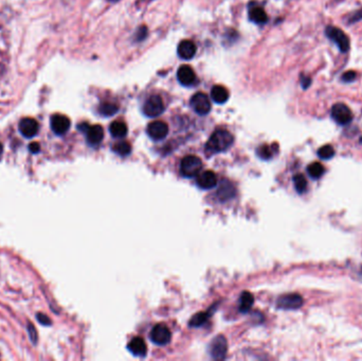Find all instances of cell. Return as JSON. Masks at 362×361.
<instances>
[{
	"mask_svg": "<svg viewBox=\"0 0 362 361\" xmlns=\"http://www.w3.org/2000/svg\"><path fill=\"white\" fill-rule=\"evenodd\" d=\"M47 0H0V106L19 99L43 61Z\"/></svg>",
	"mask_w": 362,
	"mask_h": 361,
	"instance_id": "obj_1",
	"label": "cell"
},
{
	"mask_svg": "<svg viewBox=\"0 0 362 361\" xmlns=\"http://www.w3.org/2000/svg\"><path fill=\"white\" fill-rule=\"evenodd\" d=\"M233 136L226 129H217L214 131L209 141L206 144V152L209 154H217L226 152L233 144Z\"/></svg>",
	"mask_w": 362,
	"mask_h": 361,
	"instance_id": "obj_2",
	"label": "cell"
},
{
	"mask_svg": "<svg viewBox=\"0 0 362 361\" xmlns=\"http://www.w3.org/2000/svg\"><path fill=\"white\" fill-rule=\"evenodd\" d=\"M325 36L338 47L341 53H347L351 49V41L345 33L335 26H326Z\"/></svg>",
	"mask_w": 362,
	"mask_h": 361,
	"instance_id": "obj_3",
	"label": "cell"
},
{
	"mask_svg": "<svg viewBox=\"0 0 362 361\" xmlns=\"http://www.w3.org/2000/svg\"><path fill=\"white\" fill-rule=\"evenodd\" d=\"M203 169V161L200 158L194 155L185 156L180 163L181 175L186 178H193L197 176Z\"/></svg>",
	"mask_w": 362,
	"mask_h": 361,
	"instance_id": "obj_4",
	"label": "cell"
},
{
	"mask_svg": "<svg viewBox=\"0 0 362 361\" xmlns=\"http://www.w3.org/2000/svg\"><path fill=\"white\" fill-rule=\"evenodd\" d=\"M331 117L335 122L341 126L351 124L354 120V115L351 108L343 103H336L332 106Z\"/></svg>",
	"mask_w": 362,
	"mask_h": 361,
	"instance_id": "obj_5",
	"label": "cell"
},
{
	"mask_svg": "<svg viewBox=\"0 0 362 361\" xmlns=\"http://www.w3.org/2000/svg\"><path fill=\"white\" fill-rule=\"evenodd\" d=\"M142 111L146 117L149 118H156L160 115H162L164 111V104L162 99L158 95H153L146 100Z\"/></svg>",
	"mask_w": 362,
	"mask_h": 361,
	"instance_id": "obj_6",
	"label": "cell"
},
{
	"mask_svg": "<svg viewBox=\"0 0 362 361\" xmlns=\"http://www.w3.org/2000/svg\"><path fill=\"white\" fill-rule=\"evenodd\" d=\"M304 300L298 293H288L277 300V307L285 310H296L303 306Z\"/></svg>",
	"mask_w": 362,
	"mask_h": 361,
	"instance_id": "obj_7",
	"label": "cell"
},
{
	"mask_svg": "<svg viewBox=\"0 0 362 361\" xmlns=\"http://www.w3.org/2000/svg\"><path fill=\"white\" fill-rule=\"evenodd\" d=\"M191 107L199 116H206L211 111V103L209 98L203 92L195 93L191 99Z\"/></svg>",
	"mask_w": 362,
	"mask_h": 361,
	"instance_id": "obj_8",
	"label": "cell"
},
{
	"mask_svg": "<svg viewBox=\"0 0 362 361\" xmlns=\"http://www.w3.org/2000/svg\"><path fill=\"white\" fill-rule=\"evenodd\" d=\"M172 334L169 327L164 324H157L151 332V340L157 345H165L171 341Z\"/></svg>",
	"mask_w": 362,
	"mask_h": 361,
	"instance_id": "obj_9",
	"label": "cell"
},
{
	"mask_svg": "<svg viewBox=\"0 0 362 361\" xmlns=\"http://www.w3.org/2000/svg\"><path fill=\"white\" fill-rule=\"evenodd\" d=\"M146 131L154 141H161L169 133V126L163 121H154L147 126Z\"/></svg>",
	"mask_w": 362,
	"mask_h": 361,
	"instance_id": "obj_10",
	"label": "cell"
},
{
	"mask_svg": "<svg viewBox=\"0 0 362 361\" xmlns=\"http://www.w3.org/2000/svg\"><path fill=\"white\" fill-rule=\"evenodd\" d=\"M227 350H228L227 340L221 335L216 337L215 339H213L209 347L210 355L214 359H224L226 357Z\"/></svg>",
	"mask_w": 362,
	"mask_h": 361,
	"instance_id": "obj_11",
	"label": "cell"
},
{
	"mask_svg": "<svg viewBox=\"0 0 362 361\" xmlns=\"http://www.w3.org/2000/svg\"><path fill=\"white\" fill-rule=\"evenodd\" d=\"M178 82L183 86H192L196 82V75L193 68L187 65L180 66L177 71Z\"/></svg>",
	"mask_w": 362,
	"mask_h": 361,
	"instance_id": "obj_12",
	"label": "cell"
},
{
	"mask_svg": "<svg viewBox=\"0 0 362 361\" xmlns=\"http://www.w3.org/2000/svg\"><path fill=\"white\" fill-rule=\"evenodd\" d=\"M217 184V176L212 171H205L197 178V185L203 190H211Z\"/></svg>",
	"mask_w": 362,
	"mask_h": 361,
	"instance_id": "obj_13",
	"label": "cell"
},
{
	"mask_svg": "<svg viewBox=\"0 0 362 361\" xmlns=\"http://www.w3.org/2000/svg\"><path fill=\"white\" fill-rule=\"evenodd\" d=\"M51 128L56 135H64L70 129V120L65 116H54L51 120Z\"/></svg>",
	"mask_w": 362,
	"mask_h": 361,
	"instance_id": "obj_14",
	"label": "cell"
},
{
	"mask_svg": "<svg viewBox=\"0 0 362 361\" xmlns=\"http://www.w3.org/2000/svg\"><path fill=\"white\" fill-rule=\"evenodd\" d=\"M177 53L180 58L184 59V61H189L196 54V46L191 41H182L178 45Z\"/></svg>",
	"mask_w": 362,
	"mask_h": 361,
	"instance_id": "obj_15",
	"label": "cell"
},
{
	"mask_svg": "<svg viewBox=\"0 0 362 361\" xmlns=\"http://www.w3.org/2000/svg\"><path fill=\"white\" fill-rule=\"evenodd\" d=\"M87 141L90 145H98L104 139V129L101 125L89 126V129L86 131Z\"/></svg>",
	"mask_w": 362,
	"mask_h": 361,
	"instance_id": "obj_16",
	"label": "cell"
},
{
	"mask_svg": "<svg viewBox=\"0 0 362 361\" xmlns=\"http://www.w3.org/2000/svg\"><path fill=\"white\" fill-rule=\"evenodd\" d=\"M19 130L26 138H32L36 136L38 131V124L35 120L25 119L19 124Z\"/></svg>",
	"mask_w": 362,
	"mask_h": 361,
	"instance_id": "obj_17",
	"label": "cell"
},
{
	"mask_svg": "<svg viewBox=\"0 0 362 361\" xmlns=\"http://www.w3.org/2000/svg\"><path fill=\"white\" fill-rule=\"evenodd\" d=\"M127 347H129V350L130 351L132 355H135L137 357H144L146 355L147 346H146L145 341L141 337L132 338L129 341V346Z\"/></svg>",
	"mask_w": 362,
	"mask_h": 361,
	"instance_id": "obj_18",
	"label": "cell"
},
{
	"mask_svg": "<svg viewBox=\"0 0 362 361\" xmlns=\"http://www.w3.org/2000/svg\"><path fill=\"white\" fill-rule=\"evenodd\" d=\"M211 98L217 104H225L229 100V91L226 87L216 85L211 90Z\"/></svg>",
	"mask_w": 362,
	"mask_h": 361,
	"instance_id": "obj_19",
	"label": "cell"
},
{
	"mask_svg": "<svg viewBox=\"0 0 362 361\" xmlns=\"http://www.w3.org/2000/svg\"><path fill=\"white\" fill-rule=\"evenodd\" d=\"M249 19L257 25H264L268 21V16L263 8L254 6V8L249 11Z\"/></svg>",
	"mask_w": 362,
	"mask_h": 361,
	"instance_id": "obj_20",
	"label": "cell"
},
{
	"mask_svg": "<svg viewBox=\"0 0 362 361\" xmlns=\"http://www.w3.org/2000/svg\"><path fill=\"white\" fill-rule=\"evenodd\" d=\"M109 131L113 138L121 139V138H124L127 135L129 129H127V125L124 122L115 121L110 124Z\"/></svg>",
	"mask_w": 362,
	"mask_h": 361,
	"instance_id": "obj_21",
	"label": "cell"
},
{
	"mask_svg": "<svg viewBox=\"0 0 362 361\" xmlns=\"http://www.w3.org/2000/svg\"><path fill=\"white\" fill-rule=\"evenodd\" d=\"M239 302H240L239 311L244 312V313L248 312L254 304V297H253V295L251 292L245 291V292H243V295H241Z\"/></svg>",
	"mask_w": 362,
	"mask_h": 361,
	"instance_id": "obj_22",
	"label": "cell"
},
{
	"mask_svg": "<svg viewBox=\"0 0 362 361\" xmlns=\"http://www.w3.org/2000/svg\"><path fill=\"white\" fill-rule=\"evenodd\" d=\"M325 171L326 170L324 168V165L322 163H320V162H318V161L312 162L307 166L308 175H310L312 179H316V180L320 179L322 176H323Z\"/></svg>",
	"mask_w": 362,
	"mask_h": 361,
	"instance_id": "obj_23",
	"label": "cell"
},
{
	"mask_svg": "<svg viewBox=\"0 0 362 361\" xmlns=\"http://www.w3.org/2000/svg\"><path fill=\"white\" fill-rule=\"evenodd\" d=\"M292 180H293L294 189H296V191L299 194H303L307 191L308 183H307V180L304 177V175H302V174H297V175L293 176Z\"/></svg>",
	"mask_w": 362,
	"mask_h": 361,
	"instance_id": "obj_24",
	"label": "cell"
},
{
	"mask_svg": "<svg viewBox=\"0 0 362 361\" xmlns=\"http://www.w3.org/2000/svg\"><path fill=\"white\" fill-rule=\"evenodd\" d=\"M118 110H119V106L113 103H109V102L102 103L99 107V112L104 117H111L113 115H116Z\"/></svg>",
	"mask_w": 362,
	"mask_h": 361,
	"instance_id": "obj_25",
	"label": "cell"
},
{
	"mask_svg": "<svg viewBox=\"0 0 362 361\" xmlns=\"http://www.w3.org/2000/svg\"><path fill=\"white\" fill-rule=\"evenodd\" d=\"M112 151L115 152L117 155L124 157V156L129 155L130 152H131V146L129 142L120 141V142H117L116 144L112 145Z\"/></svg>",
	"mask_w": 362,
	"mask_h": 361,
	"instance_id": "obj_26",
	"label": "cell"
},
{
	"mask_svg": "<svg viewBox=\"0 0 362 361\" xmlns=\"http://www.w3.org/2000/svg\"><path fill=\"white\" fill-rule=\"evenodd\" d=\"M335 154H336V152H335V149L333 148V145H331V144H325L323 146H321V148L317 152L318 157L321 158V159H323V160L332 159L335 156Z\"/></svg>",
	"mask_w": 362,
	"mask_h": 361,
	"instance_id": "obj_27",
	"label": "cell"
},
{
	"mask_svg": "<svg viewBox=\"0 0 362 361\" xmlns=\"http://www.w3.org/2000/svg\"><path fill=\"white\" fill-rule=\"evenodd\" d=\"M257 154H258L259 157L260 159L269 160V159H271V158L273 157L274 152H273V150H272L271 146L267 145V144H264V145L259 146V150H258V152H257Z\"/></svg>",
	"mask_w": 362,
	"mask_h": 361,
	"instance_id": "obj_28",
	"label": "cell"
},
{
	"mask_svg": "<svg viewBox=\"0 0 362 361\" xmlns=\"http://www.w3.org/2000/svg\"><path fill=\"white\" fill-rule=\"evenodd\" d=\"M207 318H209V313L207 312H199L192 318V320L190 321V325L193 327L203 325L207 322Z\"/></svg>",
	"mask_w": 362,
	"mask_h": 361,
	"instance_id": "obj_29",
	"label": "cell"
},
{
	"mask_svg": "<svg viewBox=\"0 0 362 361\" xmlns=\"http://www.w3.org/2000/svg\"><path fill=\"white\" fill-rule=\"evenodd\" d=\"M227 184H221V188L218 191V195L220 196V198L223 200H226L228 198H231L234 196V190H233V185L229 184L228 185V189H226Z\"/></svg>",
	"mask_w": 362,
	"mask_h": 361,
	"instance_id": "obj_30",
	"label": "cell"
},
{
	"mask_svg": "<svg viewBox=\"0 0 362 361\" xmlns=\"http://www.w3.org/2000/svg\"><path fill=\"white\" fill-rule=\"evenodd\" d=\"M357 79V72L354 70H348L341 76L340 81L344 84H351Z\"/></svg>",
	"mask_w": 362,
	"mask_h": 361,
	"instance_id": "obj_31",
	"label": "cell"
},
{
	"mask_svg": "<svg viewBox=\"0 0 362 361\" xmlns=\"http://www.w3.org/2000/svg\"><path fill=\"white\" fill-rule=\"evenodd\" d=\"M362 21V8L357 10L356 12L352 13V14L347 17V25L351 26L354 24H357Z\"/></svg>",
	"mask_w": 362,
	"mask_h": 361,
	"instance_id": "obj_32",
	"label": "cell"
},
{
	"mask_svg": "<svg viewBox=\"0 0 362 361\" xmlns=\"http://www.w3.org/2000/svg\"><path fill=\"white\" fill-rule=\"evenodd\" d=\"M300 83H301L302 88H303L304 90H306V89H308L310 87V85L312 83V79L310 77L304 76V75H301V77H300Z\"/></svg>",
	"mask_w": 362,
	"mask_h": 361,
	"instance_id": "obj_33",
	"label": "cell"
},
{
	"mask_svg": "<svg viewBox=\"0 0 362 361\" xmlns=\"http://www.w3.org/2000/svg\"><path fill=\"white\" fill-rule=\"evenodd\" d=\"M28 332H29L30 339L33 342V344H36V342H37V332L35 330V326L33 324H31V323H28Z\"/></svg>",
	"mask_w": 362,
	"mask_h": 361,
	"instance_id": "obj_34",
	"label": "cell"
},
{
	"mask_svg": "<svg viewBox=\"0 0 362 361\" xmlns=\"http://www.w3.org/2000/svg\"><path fill=\"white\" fill-rule=\"evenodd\" d=\"M36 318H37V320H38V322H39L40 324H42V325L48 326V325H50V324H51L50 319H49L48 317H47L46 315H44V313H37Z\"/></svg>",
	"mask_w": 362,
	"mask_h": 361,
	"instance_id": "obj_35",
	"label": "cell"
},
{
	"mask_svg": "<svg viewBox=\"0 0 362 361\" xmlns=\"http://www.w3.org/2000/svg\"><path fill=\"white\" fill-rule=\"evenodd\" d=\"M146 35H147V29L143 26L142 28H140L138 30L137 34H136V39H137V41H142V39H144L146 37Z\"/></svg>",
	"mask_w": 362,
	"mask_h": 361,
	"instance_id": "obj_36",
	"label": "cell"
},
{
	"mask_svg": "<svg viewBox=\"0 0 362 361\" xmlns=\"http://www.w3.org/2000/svg\"><path fill=\"white\" fill-rule=\"evenodd\" d=\"M29 150H30V152H31V153H33V154H37V153L39 152V150H40L39 144H38V143H31V144L29 145Z\"/></svg>",
	"mask_w": 362,
	"mask_h": 361,
	"instance_id": "obj_37",
	"label": "cell"
},
{
	"mask_svg": "<svg viewBox=\"0 0 362 361\" xmlns=\"http://www.w3.org/2000/svg\"><path fill=\"white\" fill-rule=\"evenodd\" d=\"M2 153H3V148H2V145L0 144V158H1L2 156Z\"/></svg>",
	"mask_w": 362,
	"mask_h": 361,
	"instance_id": "obj_38",
	"label": "cell"
},
{
	"mask_svg": "<svg viewBox=\"0 0 362 361\" xmlns=\"http://www.w3.org/2000/svg\"><path fill=\"white\" fill-rule=\"evenodd\" d=\"M360 143H361V144H362V137H361V138H360Z\"/></svg>",
	"mask_w": 362,
	"mask_h": 361,
	"instance_id": "obj_39",
	"label": "cell"
},
{
	"mask_svg": "<svg viewBox=\"0 0 362 361\" xmlns=\"http://www.w3.org/2000/svg\"><path fill=\"white\" fill-rule=\"evenodd\" d=\"M110 1H118V0H110Z\"/></svg>",
	"mask_w": 362,
	"mask_h": 361,
	"instance_id": "obj_40",
	"label": "cell"
}]
</instances>
